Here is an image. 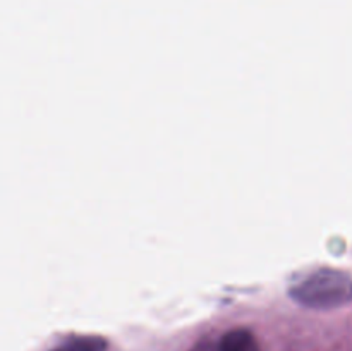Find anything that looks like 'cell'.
I'll list each match as a JSON object with an SVG mask.
<instances>
[{
  "mask_svg": "<svg viewBox=\"0 0 352 351\" xmlns=\"http://www.w3.org/2000/svg\"><path fill=\"white\" fill-rule=\"evenodd\" d=\"M220 351H258L254 336L248 329H232L219 339Z\"/></svg>",
  "mask_w": 352,
  "mask_h": 351,
  "instance_id": "3",
  "label": "cell"
},
{
  "mask_svg": "<svg viewBox=\"0 0 352 351\" xmlns=\"http://www.w3.org/2000/svg\"><path fill=\"white\" fill-rule=\"evenodd\" d=\"M109 343L105 337L95 336V334H85V336H72L62 341L50 351H107Z\"/></svg>",
  "mask_w": 352,
  "mask_h": 351,
  "instance_id": "2",
  "label": "cell"
},
{
  "mask_svg": "<svg viewBox=\"0 0 352 351\" xmlns=\"http://www.w3.org/2000/svg\"><path fill=\"white\" fill-rule=\"evenodd\" d=\"M189 351H220V346H219V341L203 339L199 341L198 344H195Z\"/></svg>",
  "mask_w": 352,
  "mask_h": 351,
  "instance_id": "4",
  "label": "cell"
},
{
  "mask_svg": "<svg viewBox=\"0 0 352 351\" xmlns=\"http://www.w3.org/2000/svg\"><path fill=\"white\" fill-rule=\"evenodd\" d=\"M289 295L298 305L306 308H340L352 301V275L340 268H318L292 286Z\"/></svg>",
  "mask_w": 352,
  "mask_h": 351,
  "instance_id": "1",
  "label": "cell"
}]
</instances>
